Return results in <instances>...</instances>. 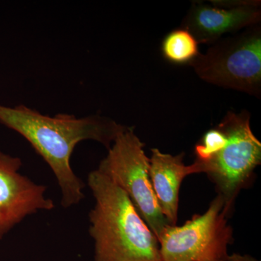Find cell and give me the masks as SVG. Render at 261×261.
Here are the masks:
<instances>
[{"mask_svg":"<svg viewBox=\"0 0 261 261\" xmlns=\"http://www.w3.org/2000/svg\"><path fill=\"white\" fill-rule=\"evenodd\" d=\"M0 123L23 137L49 165L61 189L64 208L84 198L85 185L70 165L75 146L94 140L109 149L117 137L129 128L99 115L76 118L58 114L53 118L24 106H0Z\"/></svg>","mask_w":261,"mask_h":261,"instance_id":"6da1fadb","label":"cell"},{"mask_svg":"<svg viewBox=\"0 0 261 261\" xmlns=\"http://www.w3.org/2000/svg\"><path fill=\"white\" fill-rule=\"evenodd\" d=\"M87 185L95 203L89 214L94 261H163L159 240L119 187L97 169Z\"/></svg>","mask_w":261,"mask_h":261,"instance_id":"7a4b0ae2","label":"cell"},{"mask_svg":"<svg viewBox=\"0 0 261 261\" xmlns=\"http://www.w3.org/2000/svg\"><path fill=\"white\" fill-rule=\"evenodd\" d=\"M226 142L203 162H194L214 184L229 218L240 192L252 179L261 163V143L250 127V114L229 111L219 123Z\"/></svg>","mask_w":261,"mask_h":261,"instance_id":"3957f363","label":"cell"},{"mask_svg":"<svg viewBox=\"0 0 261 261\" xmlns=\"http://www.w3.org/2000/svg\"><path fill=\"white\" fill-rule=\"evenodd\" d=\"M207 83L261 95V27L252 25L221 39L190 65Z\"/></svg>","mask_w":261,"mask_h":261,"instance_id":"277c9868","label":"cell"},{"mask_svg":"<svg viewBox=\"0 0 261 261\" xmlns=\"http://www.w3.org/2000/svg\"><path fill=\"white\" fill-rule=\"evenodd\" d=\"M144 147L145 143L136 135L134 127H129L117 137L97 170L126 194L141 218L159 239L170 224L152 190L149 159Z\"/></svg>","mask_w":261,"mask_h":261,"instance_id":"5b68a950","label":"cell"},{"mask_svg":"<svg viewBox=\"0 0 261 261\" xmlns=\"http://www.w3.org/2000/svg\"><path fill=\"white\" fill-rule=\"evenodd\" d=\"M224 202L217 195L204 214L182 226L168 225L159 240L163 261H227L233 228L228 223Z\"/></svg>","mask_w":261,"mask_h":261,"instance_id":"8992f818","label":"cell"},{"mask_svg":"<svg viewBox=\"0 0 261 261\" xmlns=\"http://www.w3.org/2000/svg\"><path fill=\"white\" fill-rule=\"evenodd\" d=\"M21 160L0 152V240L27 216L55 208L45 186L20 173Z\"/></svg>","mask_w":261,"mask_h":261,"instance_id":"52a82bcc","label":"cell"},{"mask_svg":"<svg viewBox=\"0 0 261 261\" xmlns=\"http://www.w3.org/2000/svg\"><path fill=\"white\" fill-rule=\"evenodd\" d=\"M192 3L183 19L181 28L191 33L198 44H212L224 34L258 25L261 20L260 1H213Z\"/></svg>","mask_w":261,"mask_h":261,"instance_id":"ba28073f","label":"cell"},{"mask_svg":"<svg viewBox=\"0 0 261 261\" xmlns=\"http://www.w3.org/2000/svg\"><path fill=\"white\" fill-rule=\"evenodd\" d=\"M149 173L152 190L161 212L168 224H177L179 191L187 176L200 173L196 163L187 166L185 152L172 155L163 153L158 148L151 149Z\"/></svg>","mask_w":261,"mask_h":261,"instance_id":"9c48e42d","label":"cell"},{"mask_svg":"<svg viewBox=\"0 0 261 261\" xmlns=\"http://www.w3.org/2000/svg\"><path fill=\"white\" fill-rule=\"evenodd\" d=\"M198 42L183 28L171 31L163 39L161 53L164 59L173 65H189L200 55Z\"/></svg>","mask_w":261,"mask_h":261,"instance_id":"30bf717a","label":"cell"},{"mask_svg":"<svg viewBox=\"0 0 261 261\" xmlns=\"http://www.w3.org/2000/svg\"><path fill=\"white\" fill-rule=\"evenodd\" d=\"M227 261H259L255 257H252L251 255H241L240 253H233L229 255Z\"/></svg>","mask_w":261,"mask_h":261,"instance_id":"8fae6325","label":"cell"}]
</instances>
